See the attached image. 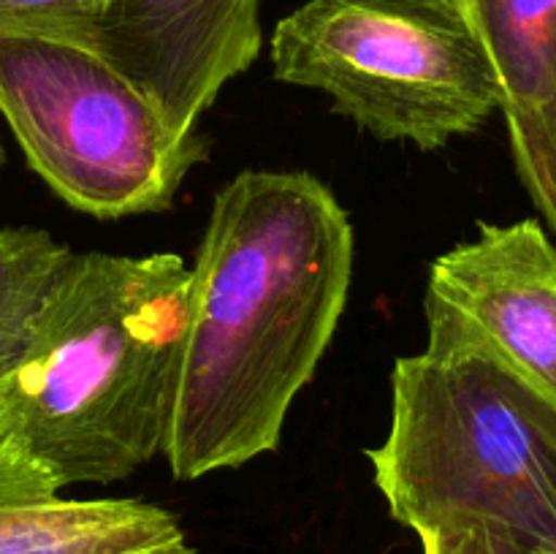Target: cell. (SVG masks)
<instances>
[{"instance_id":"6da1fadb","label":"cell","mask_w":556,"mask_h":554,"mask_svg":"<svg viewBox=\"0 0 556 554\" xmlns=\"http://www.w3.org/2000/svg\"><path fill=\"white\" fill-rule=\"evenodd\" d=\"M353 277V228L307 172L244 168L212 199L190 266L182 356L163 456L177 481L280 445Z\"/></svg>"},{"instance_id":"7a4b0ae2","label":"cell","mask_w":556,"mask_h":554,"mask_svg":"<svg viewBox=\"0 0 556 554\" xmlns=\"http://www.w3.org/2000/svg\"><path fill=\"white\" fill-rule=\"evenodd\" d=\"M190 266L74 253L0 411L60 487L114 483L163 454Z\"/></svg>"},{"instance_id":"3957f363","label":"cell","mask_w":556,"mask_h":554,"mask_svg":"<svg viewBox=\"0 0 556 554\" xmlns=\"http://www.w3.org/2000/svg\"><path fill=\"white\" fill-rule=\"evenodd\" d=\"M396 358L391 427L367 451L391 516L418 538L492 530L556 552V402L451 320Z\"/></svg>"},{"instance_id":"277c9868","label":"cell","mask_w":556,"mask_h":554,"mask_svg":"<svg viewBox=\"0 0 556 554\" xmlns=\"http://www.w3.org/2000/svg\"><path fill=\"white\" fill-rule=\"evenodd\" d=\"M271 65L367 134L424 152L505 106L497 68L454 0H307L275 27Z\"/></svg>"},{"instance_id":"5b68a950","label":"cell","mask_w":556,"mask_h":554,"mask_svg":"<svg viewBox=\"0 0 556 554\" xmlns=\"http://www.w3.org/2000/svg\"><path fill=\"white\" fill-rule=\"evenodd\" d=\"M0 112L33 172L101 221L168 210L210 158L204 134H179L139 87L74 41L0 38Z\"/></svg>"},{"instance_id":"8992f818","label":"cell","mask_w":556,"mask_h":554,"mask_svg":"<svg viewBox=\"0 0 556 554\" xmlns=\"http://www.w3.org/2000/svg\"><path fill=\"white\" fill-rule=\"evenodd\" d=\"M261 41V0H96L90 49L193 134Z\"/></svg>"},{"instance_id":"52a82bcc","label":"cell","mask_w":556,"mask_h":554,"mask_svg":"<svg viewBox=\"0 0 556 554\" xmlns=\"http://www.w3.org/2000/svg\"><path fill=\"white\" fill-rule=\"evenodd\" d=\"M424 307L556 402V248L535 221L481 223L476 239L438 255Z\"/></svg>"},{"instance_id":"ba28073f","label":"cell","mask_w":556,"mask_h":554,"mask_svg":"<svg viewBox=\"0 0 556 554\" xmlns=\"http://www.w3.org/2000/svg\"><path fill=\"white\" fill-rule=\"evenodd\" d=\"M0 554H193V549L161 505L65 498L0 411Z\"/></svg>"},{"instance_id":"9c48e42d","label":"cell","mask_w":556,"mask_h":554,"mask_svg":"<svg viewBox=\"0 0 556 554\" xmlns=\"http://www.w3.org/2000/svg\"><path fill=\"white\" fill-rule=\"evenodd\" d=\"M497 68L505 106H535L556 76V0H454ZM503 106V109H505Z\"/></svg>"},{"instance_id":"30bf717a","label":"cell","mask_w":556,"mask_h":554,"mask_svg":"<svg viewBox=\"0 0 556 554\" xmlns=\"http://www.w3.org/2000/svg\"><path fill=\"white\" fill-rule=\"evenodd\" d=\"M74 250L33 226L0 228V405Z\"/></svg>"},{"instance_id":"8fae6325","label":"cell","mask_w":556,"mask_h":554,"mask_svg":"<svg viewBox=\"0 0 556 554\" xmlns=\"http://www.w3.org/2000/svg\"><path fill=\"white\" fill-rule=\"evenodd\" d=\"M510 150L532 201L556 204V76L554 87L535 106H505Z\"/></svg>"},{"instance_id":"7c38bea8","label":"cell","mask_w":556,"mask_h":554,"mask_svg":"<svg viewBox=\"0 0 556 554\" xmlns=\"http://www.w3.org/2000/svg\"><path fill=\"white\" fill-rule=\"evenodd\" d=\"M96 0H0V38H58L90 47Z\"/></svg>"},{"instance_id":"4fadbf2b","label":"cell","mask_w":556,"mask_h":554,"mask_svg":"<svg viewBox=\"0 0 556 554\" xmlns=\"http://www.w3.org/2000/svg\"><path fill=\"white\" fill-rule=\"evenodd\" d=\"M424 554H535L492 530H462L421 538Z\"/></svg>"},{"instance_id":"5bb4252c","label":"cell","mask_w":556,"mask_h":554,"mask_svg":"<svg viewBox=\"0 0 556 554\" xmlns=\"http://www.w3.org/2000/svg\"><path fill=\"white\" fill-rule=\"evenodd\" d=\"M535 206L543 212V217L548 221V226H552L556 231V204H554V201H535Z\"/></svg>"},{"instance_id":"9a60e30c","label":"cell","mask_w":556,"mask_h":554,"mask_svg":"<svg viewBox=\"0 0 556 554\" xmlns=\"http://www.w3.org/2000/svg\"><path fill=\"white\" fill-rule=\"evenodd\" d=\"M0 163H3V150H0Z\"/></svg>"},{"instance_id":"2e32d148","label":"cell","mask_w":556,"mask_h":554,"mask_svg":"<svg viewBox=\"0 0 556 554\" xmlns=\"http://www.w3.org/2000/svg\"><path fill=\"white\" fill-rule=\"evenodd\" d=\"M548 554H556V552H548Z\"/></svg>"}]
</instances>
